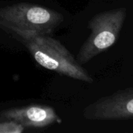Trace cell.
<instances>
[{
    "instance_id": "1",
    "label": "cell",
    "mask_w": 133,
    "mask_h": 133,
    "mask_svg": "<svg viewBox=\"0 0 133 133\" xmlns=\"http://www.w3.org/2000/svg\"><path fill=\"white\" fill-rule=\"evenodd\" d=\"M63 20L61 13L32 3L20 2L0 7V28L23 41L38 35H51Z\"/></svg>"
},
{
    "instance_id": "2",
    "label": "cell",
    "mask_w": 133,
    "mask_h": 133,
    "mask_svg": "<svg viewBox=\"0 0 133 133\" xmlns=\"http://www.w3.org/2000/svg\"><path fill=\"white\" fill-rule=\"evenodd\" d=\"M24 41L34 61L42 67L76 80L93 83L92 76L65 46L50 35H38Z\"/></svg>"
},
{
    "instance_id": "3",
    "label": "cell",
    "mask_w": 133,
    "mask_h": 133,
    "mask_svg": "<svg viewBox=\"0 0 133 133\" xmlns=\"http://www.w3.org/2000/svg\"><path fill=\"white\" fill-rule=\"evenodd\" d=\"M126 17L125 8L114 9L95 15L89 21V37L82 45L77 61L84 65L111 48L117 41Z\"/></svg>"
},
{
    "instance_id": "4",
    "label": "cell",
    "mask_w": 133,
    "mask_h": 133,
    "mask_svg": "<svg viewBox=\"0 0 133 133\" xmlns=\"http://www.w3.org/2000/svg\"><path fill=\"white\" fill-rule=\"evenodd\" d=\"M83 116L92 121L133 119V87L100 98L85 108Z\"/></svg>"
},
{
    "instance_id": "5",
    "label": "cell",
    "mask_w": 133,
    "mask_h": 133,
    "mask_svg": "<svg viewBox=\"0 0 133 133\" xmlns=\"http://www.w3.org/2000/svg\"><path fill=\"white\" fill-rule=\"evenodd\" d=\"M0 118L15 121L27 129H44L61 122L60 118L53 108L41 104H31L4 110L0 112Z\"/></svg>"
},
{
    "instance_id": "6",
    "label": "cell",
    "mask_w": 133,
    "mask_h": 133,
    "mask_svg": "<svg viewBox=\"0 0 133 133\" xmlns=\"http://www.w3.org/2000/svg\"><path fill=\"white\" fill-rule=\"evenodd\" d=\"M25 130L24 125L15 121L0 118V133H21Z\"/></svg>"
}]
</instances>
